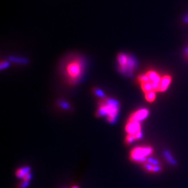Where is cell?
Returning a JSON list of instances; mask_svg holds the SVG:
<instances>
[{
	"label": "cell",
	"mask_w": 188,
	"mask_h": 188,
	"mask_svg": "<svg viewBox=\"0 0 188 188\" xmlns=\"http://www.w3.org/2000/svg\"><path fill=\"white\" fill-rule=\"evenodd\" d=\"M31 174L30 173H29L28 174H26V175H25V176L24 177V178H23V180H24V181L29 182L31 180Z\"/></svg>",
	"instance_id": "cell-25"
},
{
	"label": "cell",
	"mask_w": 188,
	"mask_h": 188,
	"mask_svg": "<svg viewBox=\"0 0 188 188\" xmlns=\"http://www.w3.org/2000/svg\"><path fill=\"white\" fill-rule=\"evenodd\" d=\"M95 93L96 94L98 97H100V98H103V97L105 96V94L103 93V91L100 90V89H95Z\"/></svg>",
	"instance_id": "cell-21"
},
{
	"label": "cell",
	"mask_w": 188,
	"mask_h": 188,
	"mask_svg": "<svg viewBox=\"0 0 188 188\" xmlns=\"http://www.w3.org/2000/svg\"><path fill=\"white\" fill-rule=\"evenodd\" d=\"M128 57L129 55L124 54V53H120L118 55V62L119 64V68H123L125 65H126L127 62H128Z\"/></svg>",
	"instance_id": "cell-9"
},
{
	"label": "cell",
	"mask_w": 188,
	"mask_h": 188,
	"mask_svg": "<svg viewBox=\"0 0 188 188\" xmlns=\"http://www.w3.org/2000/svg\"><path fill=\"white\" fill-rule=\"evenodd\" d=\"M30 167H22V168L19 169L17 170L16 171V176L18 178H24V177L26 174H28L29 173H30Z\"/></svg>",
	"instance_id": "cell-10"
},
{
	"label": "cell",
	"mask_w": 188,
	"mask_h": 188,
	"mask_svg": "<svg viewBox=\"0 0 188 188\" xmlns=\"http://www.w3.org/2000/svg\"><path fill=\"white\" fill-rule=\"evenodd\" d=\"M148 115H149L148 109H146V108H143V109H139L137 112L133 113L130 116V117L129 120L141 122L142 120H145L148 117Z\"/></svg>",
	"instance_id": "cell-5"
},
{
	"label": "cell",
	"mask_w": 188,
	"mask_h": 188,
	"mask_svg": "<svg viewBox=\"0 0 188 188\" xmlns=\"http://www.w3.org/2000/svg\"><path fill=\"white\" fill-rule=\"evenodd\" d=\"M160 171H161V167H160L159 165L153 166V172H154V173H158V172H160Z\"/></svg>",
	"instance_id": "cell-23"
},
{
	"label": "cell",
	"mask_w": 188,
	"mask_h": 188,
	"mask_svg": "<svg viewBox=\"0 0 188 188\" xmlns=\"http://www.w3.org/2000/svg\"><path fill=\"white\" fill-rule=\"evenodd\" d=\"M164 156L165 157V158L167 159V160L168 161V162L170 164L173 166H175L177 164L176 160L173 158V156H171V154L170 153V152L168 150H164Z\"/></svg>",
	"instance_id": "cell-11"
},
{
	"label": "cell",
	"mask_w": 188,
	"mask_h": 188,
	"mask_svg": "<svg viewBox=\"0 0 188 188\" xmlns=\"http://www.w3.org/2000/svg\"><path fill=\"white\" fill-rule=\"evenodd\" d=\"M84 60L79 57L70 59L66 67V74L69 81L74 84L79 80L84 72Z\"/></svg>",
	"instance_id": "cell-2"
},
{
	"label": "cell",
	"mask_w": 188,
	"mask_h": 188,
	"mask_svg": "<svg viewBox=\"0 0 188 188\" xmlns=\"http://www.w3.org/2000/svg\"><path fill=\"white\" fill-rule=\"evenodd\" d=\"M171 82V77L169 75H164L162 77L160 82V91L164 92L167 90L168 87Z\"/></svg>",
	"instance_id": "cell-7"
},
{
	"label": "cell",
	"mask_w": 188,
	"mask_h": 188,
	"mask_svg": "<svg viewBox=\"0 0 188 188\" xmlns=\"http://www.w3.org/2000/svg\"><path fill=\"white\" fill-rule=\"evenodd\" d=\"M156 91H151L145 93V98L148 102L152 103L156 100Z\"/></svg>",
	"instance_id": "cell-13"
},
{
	"label": "cell",
	"mask_w": 188,
	"mask_h": 188,
	"mask_svg": "<svg viewBox=\"0 0 188 188\" xmlns=\"http://www.w3.org/2000/svg\"><path fill=\"white\" fill-rule=\"evenodd\" d=\"M183 23L185 24H188V14L186 15V17L183 19Z\"/></svg>",
	"instance_id": "cell-26"
},
{
	"label": "cell",
	"mask_w": 188,
	"mask_h": 188,
	"mask_svg": "<svg viewBox=\"0 0 188 188\" xmlns=\"http://www.w3.org/2000/svg\"><path fill=\"white\" fill-rule=\"evenodd\" d=\"M138 81L142 84V83H144V82H147V81H150V79L148 77V75L147 74H144L142 75H139L138 77Z\"/></svg>",
	"instance_id": "cell-14"
},
{
	"label": "cell",
	"mask_w": 188,
	"mask_h": 188,
	"mask_svg": "<svg viewBox=\"0 0 188 188\" xmlns=\"http://www.w3.org/2000/svg\"><path fill=\"white\" fill-rule=\"evenodd\" d=\"M9 66V62H2L0 64V68L1 70H4V69L7 68Z\"/></svg>",
	"instance_id": "cell-20"
},
{
	"label": "cell",
	"mask_w": 188,
	"mask_h": 188,
	"mask_svg": "<svg viewBox=\"0 0 188 188\" xmlns=\"http://www.w3.org/2000/svg\"><path fill=\"white\" fill-rule=\"evenodd\" d=\"M137 66V62L133 56L129 55L128 62L123 68H119V70L123 74L130 75Z\"/></svg>",
	"instance_id": "cell-4"
},
{
	"label": "cell",
	"mask_w": 188,
	"mask_h": 188,
	"mask_svg": "<svg viewBox=\"0 0 188 188\" xmlns=\"http://www.w3.org/2000/svg\"><path fill=\"white\" fill-rule=\"evenodd\" d=\"M10 60L15 63H21V64H26L28 62L27 60H26V59L16 57H11Z\"/></svg>",
	"instance_id": "cell-15"
},
{
	"label": "cell",
	"mask_w": 188,
	"mask_h": 188,
	"mask_svg": "<svg viewBox=\"0 0 188 188\" xmlns=\"http://www.w3.org/2000/svg\"><path fill=\"white\" fill-rule=\"evenodd\" d=\"M141 87H142V91H143L144 93H147V92L153 91V85H152V82L150 81H147V82L142 83V84H141Z\"/></svg>",
	"instance_id": "cell-12"
},
{
	"label": "cell",
	"mask_w": 188,
	"mask_h": 188,
	"mask_svg": "<svg viewBox=\"0 0 188 188\" xmlns=\"http://www.w3.org/2000/svg\"><path fill=\"white\" fill-rule=\"evenodd\" d=\"M29 186V182L27 181H23V183H21L19 185L20 188H26Z\"/></svg>",
	"instance_id": "cell-22"
},
{
	"label": "cell",
	"mask_w": 188,
	"mask_h": 188,
	"mask_svg": "<svg viewBox=\"0 0 188 188\" xmlns=\"http://www.w3.org/2000/svg\"><path fill=\"white\" fill-rule=\"evenodd\" d=\"M153 152V149L152 147H137L131 151L130 158L134 162L143 163L147 160L146 157L150 156Z\"/></svg>",
	"instance_id": "cell-3"
},
{
	"label": "cell",
	"mask_w": 188,
	"mask_h": 188,
	"mask_svg": "<svg viewBox=\"0 0 188 188\" xmlns=\"http://www.w3.org/2000/svg\"><path fill=\"white\" fill-rule=\"evenodd\" d=\"M136 137L134 134H128V136L126 137L125 139V142L128 144H131L132 142H134V140H136Z\"/></svg>",
	"instance_id": "cell-16"
},
{
	"label": "cell",
	"mask_w": 188,
	"mask_h": 188,
	"mask_svg": "<svg viewBox=\"0 0 188 188\" xmlns=\"http://www.w3.org/2000/svg\"><path fill=\"white\" fill-rule=\"evenodd\" d=\"M118 103L114 99H105L100 103L97 115L99 117L107 116V119L110 123H116L118 114Z\"/></svg>",
	"instance_id": "cell-1"
},
{
	"label": "cell",
	"mask_w": 188,
	"mask_h": 188,
	"mask_svg": "<svg viewBox=\"0 0 188 188\" xmlns=\"http://www.w3.org/2000/svg\"><path fill=\"white\" fill-rule=\"evenodd\" d=\"M134 135H135L136 139H142V137H143V133L142 132V131H139V132H138L137 133H136Z\"/></svg>",
	"instance_id": "cell-24"
},
{
	"label": "cell",
	"mask_w": 188,
	"mask_h": 188,
	"mask_svg": "<svg viewBox=\"0 0 188 188\" xmlns=\"http://www.w3.org/2000/svg\"><path fill=\"white\" fill-rule=\"evenodd\" d=\"M146 74L148 75V77H149L150 79V81H151L152 83H153V84H160L162 77H161L156 72L150 70V71H148Z\"/></svg>",
	"instance_id": "cell-8"
},
{
	"label": "cell",
	"mask_w": 188,
	"mask_h": 188,
	"mask_svg": "<svg viewBox=\"0 0 188 188\" xmlns=\"http://www.w3.org/2000/svg\"><path fill=\"white\" fill-rule=\"evenodd\" d=\"M144 169H146V171L149 172H153V164H150V163H145L144 164Z\"/></svg>",
	"instance_id": "cell-18"
},
{
	"label": "cell",
	"mask_w": 188,
	"mask_h": 188,
	"mask_svg": "<svg viewBox=\"0 0 188 188\" xmlns=\"http://www.w3.org/2000/svg\"><path fill=\"white\" fill-rule=\"evenodd\" d=\"M147 161H148V163L153 164V166L159 165V162H158V160H156V159H153V158H148V159H147Z\"/></svg>",
	"instance_id": "cell-19"
},
{
	"label": "cell",
	"mask_w": 188,
	"mask_h": 188,
	"mask_svg": "<svg viewBox=\"0 0 188 188\" xmlns=\"http://www.w3.org/2000/svg\"><path fill=\"white\" fill-rule=\"evenodd\" d=\"M72 188H79V187H77V186H73V187Z\"/></svg>",
	"instance_id": "cell-27"
},
{
	"label": "cell",
	"mask_w": 188,
	"mask_h": 188,
	"mask_svg": "<svg viewBox=\"0 0 188 188\" xmlns=\"http://www.w3.org/2000/svg\"><path fill=\"white\" fill-rule=\"evenodd\" d=\"M58 104L60 105V107H62V108H64V109H68L69 108H70V105H69L68 103H66V102H65V101H63V100L59 101Z\"/></svg>",
	"instance_id": "cell-17"
},
{
	"label": "cell",
	"mask_w": 188,
	"mask_h": 188,
	"mask_svg": "<svg viewBox=\"0 0 188 188\" xmlns=\"http://www.w3.org/2000/svg\"><path fill=\"white\" fill-rule=\"evenodd\" d=\"M125 131L128 134H135L138 132L141 131L140 122L129 120L125 126Z\"/></svg>",
	"instance_id": "cell-6"
}]
</instances>
